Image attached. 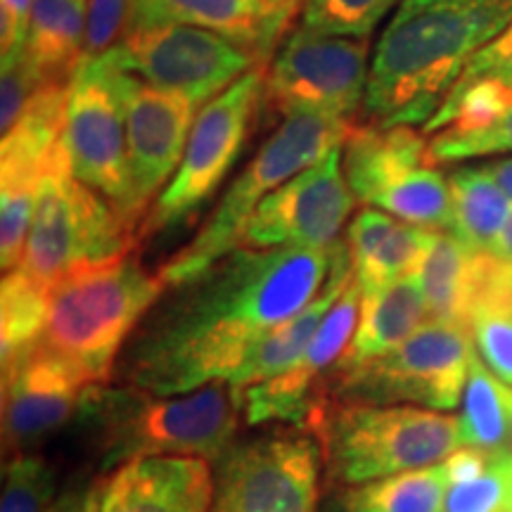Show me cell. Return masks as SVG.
Returning <instances> with one entry per match:
<instances>
[{
    "label": "cell",
    "instance_id": "36",
    "mask_svg": "<svg viewBox=\"0 0 512 512\" xmlns=\"http://www.w3.org/2000/svg\"><path fill=\"white\" fill-rule=\"evenodd\" d=\"M477 356L512 387V311L484 313L470 323Z\"/></svg>",
    "mask_w": 512,
    "mask_h": 512
},
{
    "label": "cell",
    "instance_id": "19",
    "mask_svg": "<svg viewBox=\"0 0 512 512\" xmlns=\"http://www.w3.org/2000/svg\"><path fill=\"white\" fill-rule=\"evenodd\" d=\"M214 475L207 458L128 460L100 486V512H211Z\"/></svg>",
    "mask_w": 512,
    "mask_h": 512
},
{
    "label": "cell",
    "instance_id": "1",
    "mask_svg": "<svg viewBox=\"0 0 512 512\" xmlns=\"http://www.w3.org/2000/svg\"><path fill=\"white\" fill-rule=\"evenodd\" d=\"M332 264L335 245L238 247L183 285L181 299L140 332L126 363L128 387L176 396L233 382L261 339L323 292Z\"/></svg>",
    "mask_w": 512,
    "mask_h": 512
},
{
    "label": "cell",
    "instance_id": "4",
    "mask_svg": "<svg viewBox=\"0 0 512 512\" xmlns=\"http://www.w3.org/2000/svg\"><path fill=\"white\" fill-rule=\"evenodd\" d=\"M309 425L328 479L342 486L439 465L463 446L458 418L430 408L323 399Z\"/></svg>",
    "mask_w": 512,
    "mask_h": 512
},
{
    "label": "cell",
    "instance_id": "23",
    "mask_svg": "<svg viewBox=\"0 0 512 512\" xmlns=\"http://www.w3.org/2000/svg\"><path fill=\"white\" fill-rule=\"evenodd\" d=\"M88 0H34L22 55L38 81L69 83L86 53Z\"/></svg>",
    "mask_w": 512,
    "mask_h": 512
},
{
    "label": "cell",
    "instance_id": "41",
    "mask_svg": "<svg viewBox=\"0 0 512 512\" xmlns=\"http://www.w3.org/2000/svg\"><path fill=\"white\" fill-rule=\"evenodd\" d=\"M494 252L498 256H503L505 261H510V264H512V211H510L508 221H505L501 235H498V242H496Z\"/></svg>",
    "mask_w": 512,
    "mask_h": 512
},
{
    "label": "cell",
    "instance_id": "15",
    "mask_svg": "<svg viewBox=\"0 0 512 512\" xmlns=\"http://www.w3.org/2000/svg\"><path fill=\"white\" fill-rule=\"evenodd\" d=\"M102 57L110 62L114 88L124 107L133 204L140 219H145L152 202L159 197L157 192L166 188L178 171L197 119V107L183 95L121 72L110 57Z\"/></svg>",
    "mask_w": 512,
    "mask_h": 512
},
{
    "label": "cell",
    "instance_id": "28",
    "mask_svg": "<svg viewBox=\"0 0 512 512\" xmlns=\"http://www.w3.org/2000/svg\"><path fill=\"white\" fill-rule=\"evenodd\" d=\"M373 204L387 211L389 216L434 230V233L453 230L451 185L441 171L434 169V164L420 166L399 178L387 190H382Z\"/></svg>",
    "mask_w": 512,
    "mask_h": 512
},
{
    "label": "cell",
    "instance_id": "6",
    "mask_svg": "<svg viewBox=\"0 0 512 512\" xmlns=\"http://www.w3.org/2000/svg\"><path fill=\"white\" fill-rule=\"evenodd\" d=\"M354 124L320 112H292L280 119V126L235 178L200 233L159 268L166 287L192 283L235 252L256 207L280 185L342 147Z\"/></svg>",
    "mask_w": 512,
    "mask_h": 512
},
{
    "label": "cell",
    "instance_id": "31",
    "mask_svg": "<svg viewBox=\"0 0 512 512\" xmlns=\"http://www.w3.org/2000/svg\"><path fill=\"white\" fill-rule=\"evenodd\" d=\"M403 0H302V27L332 36L368 38Z\"/></svg>",
    "mask_w": 512,
    "mask_h": 512
},
{
    "label": "cell",
    "instance_id": "7",
    "mask_svg": "<svg viewBox=\"0 0 512 512\" xmlns=\"http://www.w3.org/2000/svg\"><path fill=\"white\" fill-rule=\"evenodd\" d=\"M140 226L100 192L76 181L64 140L50 152L38 183L22 271L46 290L74 266L136 252Z\"/></svg>",
    "mask_w": 512,
    "mask_h": 512
},
{
    "label": "cell",
    "instance_id": "24",
    "mask_svg": "<svg viewBox=\"0 0 512 512\" xmlns=\"http://www.w3.org/2000/svg\"><path fill=\"white\" fill-rule=\"evenodd\" d=\"M453 200V230L475 252H494L512 204L486 166H465L448 176Z\"/></svg>",
    "mask_w": 512,
    "mask_h": 512
},
{
    "label": "cell",
    "instance_id": "25",
    "mask_svg": "<svg viewBox=\"0 0 512 512\" xmlns=\"http://www.w3.org/2000/svg\"><path fill=\"white\" fill-rule=\"evenodd\" d=\"M463 446L486 453L510 451L512 439V387L472 356L463 392V413L458 418Z\"/></svg>",
    "mask_w": 512,
    "mask_h": 512
},
{
    "label": "cell",
    "instance_id": "18",
    "mask_svg": "<svg viewBox=\"0 0 512 512\" xmlns=\"http://www.w3.org/2000/svg\"><path fill=\"white\" fill-rule=\"evenodd\" d=\"M297 10L302 0H138L133 29L157 24L207 29L268 62L292 29Z\"/></svg>",
    "mask_w": 512,
    "mask_h": 512
},
{
    "label": "cell",
    "instance_id": "30",
    "mask_svg": "<svg viewBox=\"0 0 512 512\" xmlns=\"http://www.w3.org/2000/svg\"><path fill=\"white\" fill-rule=\"evenodd\" d=\"M41 174L43 171L0 169V266H3V273L22 266Z\"/></svg>",
    "mask_w": 512,
    "mask_h": 512
},
{
    "label": "cell",
    "instance_id": "5",
    "mask_svg": "<svg viewBox=\"0 0 512 512\" xmlns=\"http://www.w3.org/2000/svg\"><path fill=\"white\" fill-rule=\"evenodd\" d=\"M88 403L100 418L105 465L150 456L219 460L233 446L242 415L240 392L226 380L176 396L95 387Z\"/></svg>",
    "mask_w": 512,
    "mask_h": 512
},
{
    "label": "cell",
    "instance_id": "37",
    "mask_svg": "<svg viewBox=\"0 0 512 512\" xmlns=\"http://www.w3.org/2000/svg\"><path fill=\"white\" fill-rule=\"evenodd\" d=\"M475 81H498L512 91V24L472 57L456 86Z\"/></svg>",
    "mask_w": 512,
    "mask_h": 512
},
{
    "label": "cell",
    "instance_id": "3",
    "mask_svg": "<svg viewBox=\"0 0 512 512\" xmlns=\"http://www.w3.org/2000/svg\"><path fill=\"white\" fill-rule=\"evenodd\" d=\"M166 283L136 252L74 266L53 285L38 342L79 368L93 384L110 380L121 344L162 297Z\"/></svg>",
    "mask_w": 512,
    "mask_h": 512
},
{
    "label": "cell",
    "instance_id": "42",
    "mask_svg": "<svg viewBox=\"0 0 512 512\" xmlns=\"http://www.w3.org/2000/svg\"><path fill=\"white\" fill-rule=\"evenodd\" d=\"M510 453H512V439H510Z\"/></svg>",
    "mask_w": 512,
    "mask_h": 512
},
{
    "label": "cell",
    "instance_id": "32",
    "mask_svg": "<svg viewBox=\"0 0 512 512\" xmlns=\"http://www.w3.org/2000/svg\"><path fill=\"white\" fill-rule=\"evenodd\" d=\"M444 512H512V453H491L477 477L448 486Z\"/></svg>",
    "mask_w": 512,
    "mask_h": 512
},
{
    "label": "cell",
    "instance_id": "16",
    "mask_svg": "<svg viewBox=\"0 0 512 512\" xmlns=\"http://www.w3.org/2000/svg\"><path fill=\"white\" fill-rule=\"evenodd\" d=\"M93 384L79 368L41 342L3 361V448L15 458L60 430L91 399Z\"/></svg>",
    "mask_w": 512,
    "mask_h": 512
},
{
    "label": "cell",
    "instance_id": "8",
    "mask_svg": "<svg viewBox=\"0 0 512 512\" xmlns=\"http://www.w3.org/2000/svg\"><path fill=\"white\" fill-rule=\"evenodd\" d=\"M475 342L470 330L427 320L387 356L356 368H337L325 382L335 401L366 406H415L453 411L463 399Z\"/></svg>",
    "mask_w": 512,
    "mask_h": 512
},
{
    "label": "cell",
    "instance_id": "39",
    "mask_svg": "<svg viewBox=\"0 0 512 512\" xmlns=\"http://www.w3.org/2000/svg\"><path fill=\"white\" fill-rule=\"evenodd\" d=\"M50 512H100V486L83 489L79 494L62 496Z\"/></svg>",
    "mask_w": 512,
    "mask_h": 512
},
{
    "label": "cell",
    "instance_id": "33",
    "mask_svg": "<svg viewBox=\"0 0 512 512\" xmlns=\"http://www.w3.org/2000/svg\"><path fill=\"white\" fill-rule=\"evenodd\" d=\"M53 494L55 470L46 458L22 453L5 463L0 512H50Z\"/></svg>",
    "mask_w": 512,
    "mask_h": 512
},
{
    "label": "cell",
    "instance_id": "40",
    "mask_svg": "<svg viewBox=\"0 0 512 512\" xmlns=\"http://www.w3.org/2000/svg\"><path fill=\"white\" fill-rule=\"evenodd\" d=\"M486 169L491 171V176L496 178L498 188L503 190V195L508 197V202L512 204V157H505V159H498V162L489 164Z\"/></svg>",
    "mask_w": 512,
    "mask_h": 512
},
{
    "label": "cell",
    "instance_id": "12",
    "mask_svg": "<svg viewBox=\"0 0 512 512\" xmlns=\"http://www.w3.org/2000/svg\"><path fill=\"white\" fill-rule=\"evenodd\" d=\"M62 140L76 181L100 192L143 226L133 204L124 107L105 57L81 62L74 74Z\"/></svg>",
    "mask_w": 512,
    "mask_h": 512
},
{
    "label": "cell",
    "instance_id": "29",
    "mask_svg": "<svg viewBox=\"0 0 512 512\" xmlns=\"http://www.w3.org/2000/svg\"><path fill=\"white\" fill-rule=\"evenodd\" d=\"M50 290L29 278L22 268L3 275L0 285V354L8 361L17 351L41 339L46 328Z\"/></svg>",
    "mask_w": 512,
    "mask_h": 512
},
{
    "label": "cell",
    "instance_id": "38",
    "mask_svg": "<svg viewBox=\"0 0 512 512\" xmlns=\"http://www.w3.org/2000/svg\"><path fill=\"white\" fill-rule=\"evenodd\" d=\"M34 0H0V46L3 57L22 53Z\"/></svg>",
    "mask_w": 512,
    "mask_h": 512
},
{
    "label": "cell",
    "instance_id": "13",
    "mask_svg": "<svg viewBox=\"0 0 512 512\" xmlns=\"http://www.w3.org/2000/svg\"><path fill=\"white\" fill-rule=\"evenodd\" d=\"M320 460L316 441L294 432L233 444L219 458L211 512H313Z\"/></svg>",
    "mask_w": 512,
    "mask_h": 512
},
{
    "label": "cell",
    "instance_id": "14",
    "mask_svg": "<svg viewBox=\"0 0 512 512\" xmlns=\"http://www.w3.org/2000/svg\"><path fill=\"white\" fill-rule=\"evenodd\" d=\"M354 204L356 197L344 176L342 147H335L328 157L280 185L256 207L240 247H330L339 240V230Z\"/></svg>",
    "mask_w": 512,
    "mask_h": 512
},
{
    "label": "cell",
    "instance_id": "9",
    "mask_svg": "<svg viewBox=\"0 0 512 512\" xmlns=\"http://www.w3.org/2000/svg\"><path fill=\"white\" fill-rule=\"evenodd\" d=\"M264 81L266 64H259L202 107L178 171L152 202L140 235L162 233L188 221L214 195L252 133L264 102Z\"/></svg>",
    "mask_w": 512,
    "mask_h": 512
},
{
    "label": "cell",
    "instance_id": "22",
    "mask_svg": "<svg viewBox=\"0 0 512 512\" xmlns=\"http://www.w3.org/2000/svg\"><path fill=\"white\" fill-rule=\"evenodd\" d=\"M427 320H430V311H427L425 294H422L415 273L377 287V290L363 292L356 335L337 368H356L387 356L389 351L406 342L415 330H420Z\"/></svg>",
    "mask_w": 512,
    "mask_h": 512
},
{
    "label": "cell",
    "instance_id": "27",
    "mask_svg": "<svg viewBox=\"0 0 512 512\" xmlns=\"http://www.w3.org/2000/svg\"><path fill=\"white\" fill-rule=\"evenodd\" d=\"M472 254L475 249L467 247L453 233H434L432 245L415 271L422 294H425L430 320H444V323L467 328L465 304Z\"/></svg>",
    "mask_w": 512,
    "mask_h": 512
},
{
    "label": "cell",
    "instance_id": "17",
    "mask_svg": "<svg viewBox=\"0 0 512 512\" xmlns=\"http://www.w3.org/2000/svg\"><path fill=\"white\" fill-rule=\"evenodd\" d=\"M361 306L363 290L358 280L351 278L347 290L323 318L304 356L287 373L242 389V418L247 420V425H264V422L306 425L311 420L313 408L323 401L318 384L323 380L328 382L332 370L347 354L361 320Z\"/></svg>",
    "mask_w": 512,
    "mask_h": 512
},
{
    "label": "cell",
    "instance_id": "2",
    "mask_svg": "<svg viewBox=\"0 0 512 512\" xmlns=\"http://www.w3.org/2000/svg\"><path fill=\"white\" fill-rule=\"evenodd\" d=\"M512 24V0H403L375 43L363 121L427 124L465 67Z\"/></svg>",
    "mask_w": 512,
    "mask_h": 512
},
{
    "label": "cell",
    "instance_id": "20",
    "mask_svg": "<svg viewBox=\"0 0 512 512\" xmlns=\"http://www.w3.org/2000/svg\"><path fill=\"white\" fill-rule=\"evenodd\" d=\"M427 164H434L430 143L413 126L356 121L342 145L344 176L356 202L363 204H373L382 190Z\"/></svg>",
    "mask_w": 512,
    "mask_h": 512
},
{
    "label": "cell",
    "instance_id": "34",
    "mask_svg": "<svg viewBox=\"0 0 512 512\" xmlns=\"http://www.w3.org/2000/svg\"><path fill=\"white\" fill-rule=\"evenodd\" d=\"M512 152V110L496 121L494 126L475 133H437L430 140V157L434 164L465 162V159L505 155Z\"/></svg>",
    "mask_w": 512,
    "mask_h": 512
},
{
    "label": "cell",
    "instance_id": "10",
    "mask_svg": "<svg viewBox=\"0 0 512 512\" xmlns=\"http://www.w3.org/2000/svg\"><path fill=\"white\" fill-rule=\"evenodd\" d=\"M368 38H344L297 27L266 64L264 102L268 117L320 112L356 121L368 88Z\"/></svg>",
    "mask_w": 512,
    "mask_h": 512
},
{
    "label": "cell",
    "instance_id": "11",
    "mask_svg": "<svg viewBox=\"0 0 512 512\" xmlns=\"http://www.w3.org/2000/svg\"><path fill=\"white\" fill-rule=\"evenodd\" d=\"M105 55L121 72L183 95L195 107H204L254 67L268 64L214 31L185 24L133 29Z\"/></svg>",
    "mask_w": 512,
    "mask_h": 512
},
{
    "label": "cell",
    "instance_id": "35",
    "mask_svg": "<svg viewBox=\"0 0 512 512\" xmlns=\"http://www.w3.org/2000/svg\"><path fill=\"white\" fill-rule=\"evenodd\" d=\"M138 0H88L86 53L83 62L117 48L136 24Z\"/></svg>",
    "mask_w": 512,
    "mask_h": 512
},
{
    "label": "cell",
    "instance_id": "26",
    "mask_svg": "<svg viewBox=\"0 0 512 512\" xmlns=\"http://www.w3.org/2000/svg\"><path fill=\"white\" fill-rule=\"evenodd\" d=\"M448 486L446 465L439 463L347 486L339 494V508L342 512H444Z\"/></svg>",
    "mask_w": 512,
    "mask_h": 512
},
{
    "label": "cell",
    "instance_id": "21",
    "mask_svg": "<svg viewBox=\"0 0 512 512\" xmlns=\"http://www.w3.org/2000/svg\"><path fill=\"white\" fill-rule=\"evenodd\" d=\"M434 240V230L413 226L375 209H363L349 226L347 245L354 278L363 292L418 271Z\"/></svg>",
    "mask_w": 512,
    "mask_h": 512
}]
</instances>
